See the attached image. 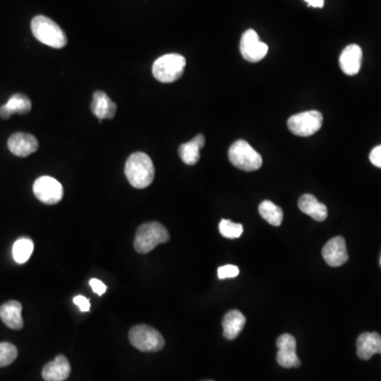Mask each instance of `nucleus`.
I'll use <instances>...</instances> for the list:
<instances>
[{
	"label": "nucleus",
	"instance_id": "nucleus-29",
	"mask_svg": "<svg viewBox=\"0 0 381 381\" xmlns=\"http://www.w3.org/2000/svg\"><path fill=\"white\" fill-rule=\"evenodd\" d=\"M370 160L372 165L381 169V146H376L370 154Z\"/></svg>",
	"mask_w": 381,
	"mask_h": 381
},
{
	"label": "nucleus",
	"instance_id": "nucleus-3",
	"mask_svg": "<svg viewBox=\"0 0 381 381\" xmlns=\"http://www.w3.org/2000/svg\"><path fill=\"white\" fill-rule=\"evenodd\" d=\"M169 240L170 234L167 228L157 221H152V223L140 225L136 233L134 247L137 252L146 254L154 250L158 245L169 242Z\"/></svg>",
	"mask_w": 381,
	"mask_h": 381
},
{
	"label": "nucleus",
	"instance_id": "nucleus-11",
	"mask_svg": "<svg viewBox=\"0 0 381 381\" xmlns=\"http://www.w3.org/2000/svg\"><path fill=\"white\" fill-rule=\"evenodd\" d=\"M323 259L331 267H340L348 262L346 242L342 236H336L325 244L322 249Z\"/></svg>",
	"mask_w": 381,
	"mask_h": 381
},
{
	"label": "nucleus",
	"instance_id": "nucleus-1",
	"mask_svg": "<svg viewBox=\"0 0 381 381\" xmlns=\"http://www.w3.org/2000/svg\"><path fill=\"white\" fill-rule=\"evenodd\" d=\"M124 172L134 188L146 189L154 182V163L146 153L138 152L131 155L125 163Z\"/></svg>",
	"mask_w": 381,
	"mask_h": 381
},
{
	"label": "nucleus",
	"instance_id": "nucleus-21",
	"mask_svg": "<svg viewBox=\"0 0 381 381\" xmlns=\"http://www.w3.org/2000/svg\"><path fill=\"white\" fill-rule=\"evenodd\" d=\"M204 135L196 136L191 141L180 146L178 153H180V158L184 161V163L188 165H194L199 161L200 150L204 148Z\"/></svg>",
	"mask_w": 381,
	"mask_h": 381
},
{
	"label": "nucleus",
	"instance_id": "nucleus-15",
	"mask_svg": "<svg viewBox=\"0 0 381 381\" xmlns=\"http://www.w3.org/2000/svg\"><path fill=\"white\" fill-rule=\"evenodd\" d=\"M381 354V336L378 333H363L357 339V355L363 361H370Z\"/></svg>",
	"mask_w": 381,
	"mask_h": 381
},
{
	"label": "nucleus",
	"instance_id": "nucleus-6",
	"mask_svg": "<svg viewBox=\"0 0 381 381\" xmlns=\"http://www.w3.org/2000/svg\"><path fill=\"white\" fill-rule=\"evenodd\" d=\"M129 336L131 346L141 352H159L165 346L163 335L148 325H136L129 331Z\"/></svg>",
	"mask_w": 381,
	"mask_h": 381
},
{
	"label": "nucleus",
	"instance_id": "nucleus-23",
	"mask_svg": "<svg viewBox=\"0 0 381 381\" xmlns=\"http://www.w3.org/2000/svg\"><path fill=\"white\" fill-rule=\"evenodd\" d=\"M33 250L34 244L30 238H19L13 245V259L18 264L27 263L31 257Z\"/></svg>",
	"mask_w": 381,
	"mask_h": 381
},
{
	"label": "nucleus",
	"instance_id": "nucleus-18",
	"mask_svg": "<svg viewBox=\"0 0 381 381\" xmlns=\"http://www.w3.org/2000/svg\"><path fill=\"white\" fill-rule=\"evenodd\" d=\"M31 108V101L27 95L15 93L4 105L0 106V118L8 119L13 114H28Z\"/></svg>",
	"mask_w": 381,
	"mask_h": 381
},
{
	"label": "nucleus",
	"instance_id": "nucleus-17",
	"mask_svg": "<svg viewBox=\"0 0 381 381\" xmlns=\"http://www.w3.org/2000/svg\"><path fill=\"white\" fill-rule=\"evenodd\" d=\"M299 209L308 216L317 221H323L327 219V208L322 202L319 201L312 194H304L299 199Z\"/></svg>",
	"mask_w": 381,
	"mask_h": 381
},
{
	"label": "nucleus",
	"instance_id": "nucleus-28",
	"mask_svg": "<svg viewBox=\"0 0 381 381\" xmlns=\"http://www.w3.org/2000/svg\"><path fill=\"white\" fill-rule=\"evenodd\" d=\"M74 304L78 305L81 312H86L90 310V302L87 298L83 297V295H76L74 299Z\"/></svg>",
	"mask_w": 381,
	"mask_h": 381
},
{
	"label": "nucleus",
	"instance_id": "nucleus-19",
	"mask_svg": "<svg viewBox=\"0 0 381 381\" xmlns=\"http://www.w3.org/2000/svg\"><path fill=\"white\" fill-rule=\"evenodd\" d=\"M91 112L100 121L104 119H112L117 112V105L105 93L97 91L93 95Z\"/></svg>",
	"mask_w": 381,
	"mask_h": 381
},
{
	"label": "nucleus",
	"instance_id": "nucleus-2",
	"mask_svg": "<svg viewBox=\"0 0 381 381\" xmlns=\"http://www.w3.org/2000/svg\"><path fill=\"white\" fill-rule=\"evenodd\" d=\"M31 30L38 42L51 48L61 49L67 45L65 32L52 19L44 15H38L32 19Z\"/></svg>",
	"mask_w": 381,
	"mask_h": 381
},
{
	"label": "nucleus",
	"instance_id": "nucleus-7",
	"mask_svg": "<svg viewBox=\"0 0 381 381\" xmlns=\"http://www.w3.org/2000/svg\"><path fill=\"white\" fill-rule=\"evenodd\" d=\"M323 124V116L318 110L293 115L288 119L289 131L299 137H310L320 131Z\"/></svg>",
	"mask_w": 381,
	"mask_h": 381
},
{
	"label": "nucleus",
	"instance_id": "nucleus-9",
	"mask_svg": "<svg viewBox=\"0 0 381 381\" xmlns=\"http://www.w3.org/2000/svg\"><path fill=\"white\" fill-rule=\"evenodd\" d=\"M240 53L246 61L257 63L267 55L268 46L259 40L254 30H247L240 40Z\"/></svg>",
	"mask_w": 381,
	"mask_h": 381
},
{
	"label": "nucleus",
	"instance_id": "nucleus-26",
	"mask_svg": "<svg viewBox=\"0 0 381 381\" xmlns=\"http://www.w3.org/2000/svg\"><path fill=\"white\" fill-rule=\"evenodd\" d=\"M217 271H218V278L221 280H225V279L236 278L240 274V268L238 266L225 265L219 267Z\"/></svg>",
	"mask_w": 381,
	"mask_h": 381
},
{
	"label": "nucleus",
	"instance_id": "nucleus-10",
	"mask_svg": "<svg viewBox=\"0 0 381 381\" xmlns=\"http://www.w3.org/2000/svg\"><path fill=\"white\" fill-rule=\"evenodd\" d=\"M276 346L279 348L276 361L281 367L291 369V368H299L301 365V361L298 358L297 353H295L297 342L293 335L284 334L280 336L276 340Z\"/></svg>",
	"mask_w": 381,
	"mask_h": 381
},
{
	"label": "nucleus",
	"instance_id": "nucleus-31",
	"mask_svg": "<svg viewBox=\"0 0 381 381\" xmlns=\"http://www.w3.org/2000/svg\"><path fill=\"white\" fill-rule=\"evenodd\" d=\"M204 381H213V380H204Z\"/></svg>",
	"mask_w": 381,
	"mask_h": 381
},
{
	"label": "nucleus",
	"instance_id": "nucleus-30",
	"mask_svg": "<svg viewBox=\"0 0 381 381\" xmlns=\"http://www.w3.org/2000/svg\"><path fill=\"white\" fill-rule=\"evenodd\" d=\"M308 6L312 8H323L324 6V0H305Z\"/></svg>",
	"mask_w": 381,
	"mask_h": 381
},
{
	"label": "nucleus",
	"instance_id": "nucleus-32",
	"mask_svg": "<svg viewBox=\"0 0 381 381\" xmlns=\"http://www.w3.org/2000/svg\"><path fill=\"white\" fill-rule=\"evenodd\" d=\"M380 264H381V259H380Z\"/></svg>",
	"mask_w": 381,
	"mask_h": 381
},
{
	"label": "nucleus",
	"instance_id": "nucleus-12",
	"mask_svg": "<svg viewBox=\"0 0 381 381\" xmlns=\"http://www.w3.org/2000/svg\"><path fill=\"white\" fill-rule=\"evenodd\" d=\"M8 148L17 157H28L37 151L38 141L31 134L15 133L8 138Z\"/></svg>",
	"mask_w": 381,
	"mask_h": 381
},
{
	"label": "nucleus",
	"instance_id": "nucleus-4",
	"mask_svg": "<svg viewBox=\"0 0 381 381\" xmlns=\"http://www.w3.org/2000/svg\"><path fill=\"white\" fill-rule=\"evenodd\" d=\"M187 61L182 55L171 53L156 59L153 74L161 83H173L180 80L186 69Z\"/></svg>",
	"mask_w": 381,
	"mask_h": 381
},
{
	"label": "nucleus",
	"instance_id": "nucleus-5",
	"mask_svg": "<svg viewBox=\"0 0 381 381\" xmlns=\"http://www.w3.org/2000/svg\"><path fill=\"white\" fill-rule=\"evenodd\" d=\"M228 155L230 163L242 171H257L263 165L261 155L244 140L234 142Z\"/></svg>",
	"mask_w": 381,
	"mask_h": 381
},
{
	"label": "nucleus",
	"instance_id": "nucleus-14",
	"mask_svg": "<svg viewBox=\"0 0 381 381\" xmlns=\"http://www.w3.org/2000/svg\"><path fill=\"white\" fill-rule=\"evenodd\" d=\"M71 373L69 361L63 355L55 357L54 361L47 363L42 370V378L45 381H64Z\"/></svg>",
	"mask_w": 381,
	"mask_h": 381
},
{
	"label": "nucleus",
	"instance_id": "nucleus-20",
	"mask_svg": "<svg viewBox=\"0 0 381 381\" xmlns=\"http://www.w3.org/2000/svg\"><path fill=\"white\" fill-rule=\"evenodd\" d=\"M246 324V318L240 310H230L223 319V337L234 340L240 336Z\"/></svg>",
	"mask_w": 381,
	"mask_h": 381
},
{
	"label": "nucleus",
	"instance_id": "nucleus-24",
	"mask_svg": "<svg viewBox=\"0 0 381 381\" xmlns=\"http://www.w3.org/2000/svg\"><path fill=\"white\" fill-rule=\"evenodd\" d=\"M219 232L225 238H238L244 232V227L240 223H234L228 219H223L219 223Z\"/></svg>",
	"mask_w": 381,
	"mask_h": 381
},
{
	"label": "nucleus",
	"instance_id": "nucleus-22",
	"mask_svg": "<svg viewBox=\"0 0 381 381\" xmlns=\"http://www.w3.org/2000/svg\"><path fill=\"white\" fill-rule=\"evenodd\" d=\"M259 215L274 227H280L283 221V211L270 200H264L259 206Z\"/></svg>",
	"mask_w": 381,
	"mask_h": 381
},
{
	"label": "nucleus",
	"instance_id": "nucleus-8",
	"mask_svg": "<svg viewBox=\"0 0 381 381\" xmlns=\"http://www.w3.org/2000/svg\"><path fill=\"white\" fill-rule=\"evenodd\" d=\"M33 192L36 198L45 204H59L64 195L61 182L50 176L37 178L33 184Z\"/></svg>",
	"mask_w": 381,
	"mask_h": 381
},
{
	"label": "nucleus",
	"instance_id": "nucleus-13",
	"mask_svg": "<svg viewBox=\"0 0 381 381\" xmlns=\"http://www.w3.org/2000/svg\"><path fill=\"white\" fill-rule=\"evenodd\" d=\"M340 67L346 76H355L361 71L363 64V50L358 45H350L342 51L339 59Z\"/></svg>",
	"mask_w": 381,
	"mask_h": 381
},
{
	"label": "nucleus",
	"instance_id": "nucleus-27",
	"mask_svg": "<svg viewBox=\"0 0 381 381\" xmlns=\"http://www.w3.org/2000/svg\"><path fill=\"white\" fill-rule=\"evenodd\" d=\"M89 285H90L91 288H93V293H97V295H102L106 293L107 291V287L101 281L98 280V279H91L89 281Z\"/></svg>",
	"mask_w": 381,
	"mask_h": 381
},
{
	"label": "nucleus",
	"instance_id": "nucleus-16",
	"mask_svg": "<svg viewBox=\"0 0 381 381\" xmlns=\"http://www.w3.org/2000/svg\"><path fill=\"white\" fill-rule=\"evenodd\" d=\"M21 310L23 306L18 301L6 302L0 306V319L8 329H21L23 327Z\"/></svg>",
	"mask_w": 381,
	"mask_h": 381
},
{
	"label": "nucleus",
	"instance_id": "nucleus-25",
	"mask_svg": "<svg viewBox=\"0 0 381 381\" xmlns=\"http://www.w3.org/2000/svg\"><path fill=\"white\" fill-rule=\"evenodd\" d=\"M16 346L8 342H0V368L8 367L17 358Z\"/></svg>",
	"mask_w": 381,
	"mask_h": 381
}]
</instances>
